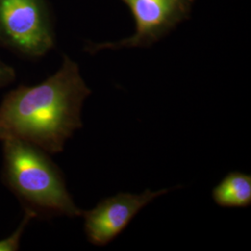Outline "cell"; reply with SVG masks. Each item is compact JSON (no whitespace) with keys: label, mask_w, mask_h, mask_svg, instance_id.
<instances>
[{"label":"cell","mask_w":251,"mask_h":251,"mask_svg":"<svg viewBox=\"0 0 251 251\" xmlns=\"http://www.w3.org/2000/svg\"><path fill=\"white\" fill-rule=\"evenodd\" d=\"M91 93L78 64L67 55L57 72L36 86H19L0 103V143L14 139L49 154L63 152L64 144L82 127L81 111Z\"/></svg>","instance_id":"obj_1"},{"label":"cell","mask_w":251,"mask_h":251,"mask_svg":"<svg viewBox=\"0 0 251 251\" xmlns=\"http://www.w3.org/2000/svg\"><path fill=\"white\" fill-rule=\"evenodd\" d=\"M3 144L2 178L25 208L44 215H82L68 193L63 174L49 153L32 144L9 139Z\"/></svg>","instance_id":"obj_2"},{"label":"cell","mask_w":251,"mask_h":251,"mask_svg":"<svg viewBox=\"0 0 251 251\" xmlns=\"http://www.w3.org/2000/svg\"><path fill=\"white\" fill-rule=\"evenodd\" d=\"M0 44L24 57H43L55 45L46 0H0Z\"/></svg>","instance_id":"obj_3"},{"label":"cell","mask_w":251,"mask_h":251,"mask_svg":"<svg viewBox=\"0 0 251 251\" xmlns=\"http://www.w3.org/2000/svg\"><path fill=\"white\" fill-rule=\"evenodd\" d=\"M130 9L135 21V34L117 42L90 43L85 50L150 47L168 35L181 22L190 18L196 0H121Z\"/></svg>","instance_id":"obj_4"},{"label":"cell","mask_w":251,"mask_h":251,"mask_svg":"<svg viewBox=\"0 0 251 251\" xmlns=\"http://www.w3.org/2000/svg\"><path fill=\"white\" fill-rule=\"evenodd\" d=\"M171 190L146 189L139 195L121 193L103 199L90 210L83 211L84 230L89 241L95 246L107 245L123 232L141 209Z\"/></svg>","instance_id":"obj_5"},{"label":"cell","mask_w":251,"mask_h":251,"mask_svg":"<svg viewBox=\"0 0 251 251\" xmlns=\"http://www.w3.org/2000/svg\"><path fill=\"white\" fill-rule=\"evenodd\" d=\"M216 204L225 207H246L251 204V176L230 172L212 191Z\"/></svg>","instance_id":"obj_6"},{"label":"cell","mask_w":251,"mask_h":251,"mask_svg":"<svg viewBox=\"0 0 251 251\" xmlns=\"http://www.w3.org/2000/svg\"><path fill=\"white\" fill-rule=\"evenodd\" d=\"M35 218H37L36 212H34L31 209L25 208V214L21 223L17 226V228L10 233L9 236L3 239H0V251H18L27 225H29L31 221Z\"/></svg>","instance_id":"obj_7"},{"label":"cell","mask_w":251,"mask_h":251,"mask_svg":"<svg viewBox=\"0 0 251 251\" xmlns=\"http://www.w3.org/2000/svg\"><path fill=\"white\" fill-rule=\"evenodd\" d=\"M16 79V72L13 67L0 59V88H5Z\"/></svg>","instance_id":"obj_8"}]
</instances>
